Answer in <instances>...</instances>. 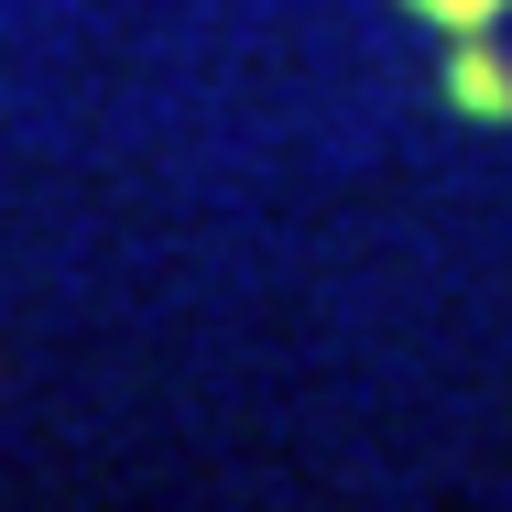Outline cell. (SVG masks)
Wrapping results in <instances>:
<instances>
[{
	"mask_svg": "<svg viewBox=\"0 0 512 512\" xmlns=\"http://www.w3.org/2000/svg\"><path fill=\"white\" fill-rule=\"evenodd\" d=\"M425 11H436V22H491L502 0H425Z\"/></svg>",
	"mask_w": 512,
	"mask_h": 512,
	"instance_id": "6da1fadb",
	"label": "cell"
}]
</instances>
